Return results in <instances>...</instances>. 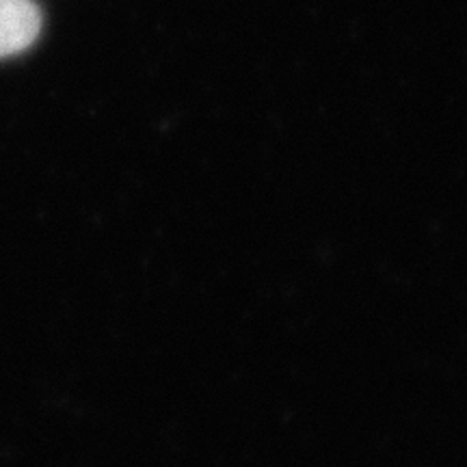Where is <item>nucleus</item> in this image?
<instances>
[{"label": "nucleus", "instance_id": "obj_1", "mask_svg": "<svg viewBox=\"0 0 467 467\" xmlns=\"http://www.w3.org/2000/svg\"><path fill=\"white\" fill-rule=\"evenodd\" d=\"M42 31V11L35 0H0V58L31 48Z\"/></svg>", "mask_w": 467, "mask_h": 467}]
</instances>
